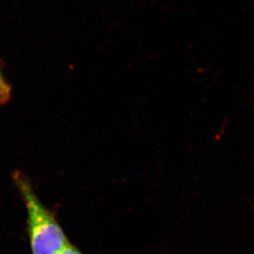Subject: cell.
I'll list each match as a JSON object with an SVG mask.
<instances>
[{"label":"cell","mask_w":254,"mask_h":254,"mask_svg":"<svg viewBox=\"0 0 254 254\" xmlns=\"http://www.w3.org/2000/svg\"><path fill=\"white\" fill-rule=\"evenodd\" d=\"M14 181L27 210V236L32 254H54L68 245V238L54 213L40 200L27 178L16 172Z\"/></svg>","instance_id":"1"},{"label":"cell","mask_w":254,"mask_h":254,"mask_svg":"<svg viewBox=\"0 0 254 254\" xmlns=\"http://www.w3.org/2000/svg\"><path fill=\"white\" fill-rule=\"evenodd\" d=\"M9 88L7 83L2 80V76L0 74V101L6 102L9 96Z\"/></svg>","instance_id":"2"},{"label":"cell","mask_w":254,"mask_h":254,"mask_svg":"<svg viewBox=\"0 0 254 254\" xmlns=\"http://www.w3.org/2000/svg\"><path fill=\"white\" fill-rule=\"evenodd\" d=\"M54 254H83L78 250V248L72 245L69 243L68 245H66L64 247L62 248L61 250H58L57 253Z\"/></svg>","instance_id":"3"}]
</instances>
